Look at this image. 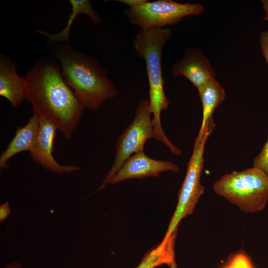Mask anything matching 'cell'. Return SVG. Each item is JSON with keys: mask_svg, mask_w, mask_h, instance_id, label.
<instances>
[{"mask_svg": "<svg viewBox=\"0 0 268 268\" xmlns=\"http://www.w3.org/2000/svg\"><path fill=\"white\" fill-rule=\"evenodd\" d=\"M11 212L8 202H5L0 205V221L4 220Z\"/></svg>", "mask_w": 268, "mask_h": 268, "instance_id": "cell-19", "label": "cell"}, {"mask_svg": "<svg viewBox=\"0 0 268 268\" xmlns=\"http://www.w3.org/2000/svg\"><path fill=\"white\" fill-rule=\"evenodd\" d=\"M204 10L199 3H180L172 0H147L143 4L125 10L133 25L141 29H161L177 23L185 17L197 15Z\"/></svg>", "mask_w": 268, "mask_h": 268, "instance_id": "cell-6", "label": "cell"}, {"mask_svg": "<svg viewBox=\"0 0 268 268\" xmlns=\"http://www.w3.org/2000/svg\"><path fill=\"white\" fill-rule=\"evenodd\" d=\"M39 126V118L33 114L26 125L18 128L15 134L5 149L0 156V169H9L8 161L21 152L30 151L37 137Z\"/></svg>", "mask_w": 268, "mask_h": 268, "instance_id": "cell-11", "label": "cell"}, {"mask_svg": "<svg viewBox=\"0 0 268 268\" xmlns=\"http://www.w3.org/2000/svg\"><path fill=\"white\" fill-rule=\"evenodd\" d=\"M179 169L173 162L152 159L147 156L143 150L129 157L109 183L116 184L128 179L156 177L163 172H177Z\"/></svg>", "mask_w": 268, "mask_h": 268, "instance_id": "cell-9", "label": "cell"}, {"mask_svg": "<svg viewBox=\"0 0 268 268\" xmlns=\"http://www.w3.org/2000/svg\"><path fill=\"white\" fill-rule=\"evenodd\" d=\"M56 56L64 79L85 108L97 110L117 95L114 83L96 58L67 45L60 47Z\"/></svg>", "mask_w": 268, "mask_h": 268, "instance_id": "cell-2", "label": "cell"}, {"mask_svg": "<svg viewBox=\"0 0 268 268\" xmlns=\"http://www.w3.org/2000/svg\"><path fill=\"white\" fill-rule=\"evenodd\" d=\"M0 95L14 108L25 99L22 77L18 75L15 64L3 56L0 58Z\"/></svg>", "mask_w": 268, "mask_h": 268, "instance_id": "cell-12", "label": "cell"}, {"mask_svg": "<svg viewBox=\"0 0 268 268\" xmlns=\"http://www.w3.org/2000/svg\"><path fill=\"white\" fill-rule=\"evenodd\" d=\"M172 73L174 76L185 77L197 89L216 76L206 56L201 50L192 48L186 49L181 60L173 65Z\"/></svg>", "mask_w": 268, "mask_h": 268, "instance_id": "cell-10", "label": "cell"}, {"mask_svg": "<svg viewBox=\"0 0 268 268\" xmlns=\"http://www.w3.org/2000/svg\"><path fill=\"white\" fill-rule=\"evenodd\" d=\"M4 268H22V267L19 263L14 262L5 266Z\"/></svg>", "mask_w": 268, "mask_h": 268, "instance_id": "cell-22", "label": "cell"}, {"mask_svg": "<svg viewBox=\"0 0 268 268\" xmlns=\"http://www.w3.org/2000/svg\"><path fill=\"white\" fill-rule=\"evenodd\" d=\"M261 2L265 11V16L264 19L268 21V0H262Z\"/></svg>", "mask_w": 268, "mask_h": 268, "instance_id": "cell-21", "label": "cell"}, {"mask_svg": "<svg viewBox=\"0 0 268 268\" xmlns=\"http://www.w3.org/2000/svg\"><path fill=\"white\" fill-rule=\"evenodd\" d=\"M169 268H177V265L175 262V260L169 266Z\"/></svg>", "mask_w": 268, "mask_h": 268, "instance_id": "cell-23", "label": "cell"}, {"mask_svg": "<svg viewBox=\"0 0 268 268\" xmlns=\"http://www.w3.org/2000/svg\"><path fill=\"white\" fill-rule=\"evenodd\" d=\"M176 235L164 237L158 246L146 253L135 268H155L162 265L169 266L175 260L174 245Z\"/></svg>", "mask_w": 268, "mask_h": 268, "instance_id": "cell-15", "label": "cell"}, {"mask_svg": "<svg viewBox=\"0 0 268 268\" xmlns=\"http://www.w3.org/2000/svg\"><path fill=\"white\" fill-rule=\"evenodd\" d=\"M213 189L246 213L262 211L268 202V175L255 167L224 174L214 183Z\"/></svg>", "mask_w": 268, "mask_h": 268, "instance_id": "cell-4", "label": "cell"}, {"mask_svg": "<svg viewBox=\"0 0 268 268\" xmlns=\"http://www.w3.org/2000/svg\"><path fill=\"white\" fill-rule=\"evenodd\" d=\"M260 42L262 54L268 67V30L261 31Z\"/></svg>", "mask_w": 268, "mask_h": 268, "instance_id": "cell-18", "label": "cell"}, {"mask_svg": "<svg viewBox=\"0 0 268 268\" xmlns=\"http://www.w3.org/2000/svg\"><path fill=\"white\" fill-rule=\"evenodd\" d=\"M253 167L262 169L268 175V138L260 153L254 159Z\"/></svg>", "mask_w": 268, "mask_h": 268, "instance_id": "cell-17", "label": "cell"}, {"mask_svg": "<svg viewBox=\"0 0 268 268\" xmlns=\"http://www.w3.org/2000/svg\"><path fill=\"white\" fill-rule=\"evenodd\" d=\"M214 127L211 119L207 124L201 140L194 144L186 174L178 193L177 205L165 233V237L177 235L179 223L184 218L192 214L204 192V188L200 183L201 175L204 166V147L207 139Z\"/></svg>", "mask_w": 268, "mask_h": 268, "instance_id": "cell-5", "label": "cell"}, {"mask_svg": "<svg viewBox=\"0 0 268 268\" xmlns=\"http://www.w3.org/2000/svg\"><path fill=\"white\" fill-rule=\"evenodd\" d=\"M22 80L25 98L33 114L52 121L69 139L85 107L66 82L61 68L51 61L40 62Z\"/></svg>", "mask_w": 268, "mask_h": 268, "instance_id": "cell-1", "label": "cell"}, {"mask_svg": "<svg viewBox=\"0 0 268 268\" xmlns=\"http://www.w3.org/2000/svg\"><path fill=\"white\" fill-rule=\"evenodd\" d=\"M151 114L149 100H141L135 110L133 122L119 137L114 163L99 190H102L109 183L129 157L143 151L147 140L154 137Z\"/></svg>", "mask_w": 268, "mask_h": 268, "instance_id": "cell-7", "label": "cell"}, {"mask_svg": "<svg viewBox=\"0 0 268 268\" xmlns=\"http://www.w3.org/2000/svg\"><path fill=\"white\" fill-rule=\"evenodd\" d=\"M170 28L141 29L132 40L133 47L138 55L144 59L149 82V101L154 137L166 146L171 141L166 135L161 125V115L169 105L164 91L162 74V55L163 48L170 38Z\"/></svg>", "mask_w": 268, "mask_h": 268, "instance_id": "cell-3", "label": "cell"}, {"mask_svg": "<svg viewBox=\"0 0 268 268\" xmlns=\"http://www.w3.org/2000/svg\"><path fill=\"white\" fill-rule=\"evenodd\" d=\"M39 126L34 145L30 151L31 159L46 170L57 174L77 171L75 165H64L58 163L53 155L54 141L58 130L50 120L39 117Z\"/></svg>", "mask_w": 268, "mask_h": 268, "instance_id": "cell-8", "label": "cell"}, {"mask_svg": "<svg viewBox=\"0 0 268 268\" xmlns=\"http://www.w3.org/2000/svg\"><path fill=\"white\" fill-rule=\"evenodd\" d=\"M222 268H254L249 257L244 252H239L232 255Z\"/></svg>", "mask_w": 268, "mask_h": 268, "instance_id": "cell-16", "label": "cell"}, {"mask_svg": "<svg viewBox=\"0 0 268 268\" xmlns=\"http://www.w3.org/2000/svg\"><path fill=\"white\" fill-rule=\"evenodd\" d=\"M202 107L201 126L194 143L199 142L204 134L207 125L212 118L215 109L226 97L225 91L220 83L214 78L198 89Z\"/></svg>", "mask_w": 268, "mask_h": 268, "instance_id": "cell-13", "label": "cell"}, {"mask_svg": "<svg viewBox=\"0 0 268 268\" xmlns=\"http://www.w3.org/2000/svg\"><path fill=\"white\" fill-rule=\"evenodd\" d=\"M116 1L127 4L129 6V8L136 7L147 1L146 0H118Z\"/></svg>", "mask_w": 268, "mask_h": 268, "instance_id": "cell-20", "label": "cell"}, {"mask_svg": "<svg viewBox=\"0 0 268 268\" xmlns=\"http://www.w3.org/2000/svg\"><path fill=\"white\" fill-rule=\"evenodd\" d=\"M71 5V12L69 15L66 27L59 33L54 34H49L47 32L36 30L37 32L46 36L49 41L52 43L69 41V36L70 27L72 21L79 14H84L88 15L94 24L101 22V19L98 13L91 5V2L88 0H69Z\"/></svg>", "mask_w": 268, "mask_h": 268, "instance_id": "cell-14", "label": "cell"}]
</instances>
